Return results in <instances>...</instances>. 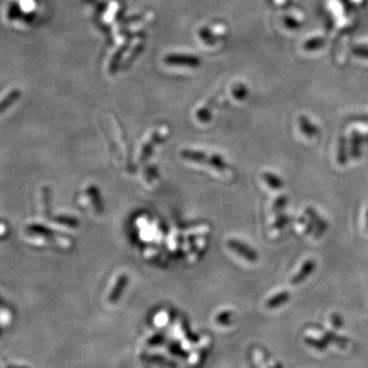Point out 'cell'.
<instances>
[{
  "mask_svg": "<svg viewBox=\"0 0 368 368\" xmlns=\"http://www.w3.org/2000/svg\"><path fill=\"white\" fill-rule=\"evenodd\" d=\"M227 245H228V247H230L233 252H235L240 256L244 257L245 259L248 260L250 262H256L258 260L257 252L255 250H253V248H251L248 245L240 242V241L230 240V241L227 242Z\"/></svg>",
  "mask_w": 368,
  "mask_h": 368,
  "instance_id": "1",
  "label": "cell"
},
{
  "mask_svg": "<svg viewBox=\"0 0 368 368\" xmlns=\"http://www.w3.org/2000/svg\"><path fill=\"white\" fill-rule=\"evenodd\" d=\"M181 157L186 160H190L196 163H207L208 165H213V156L209 158L207 154L203 152L192 151V150H184L181 152Z\"/></svg>",
  "mask_w": 368,
  "mask_h": 368,
  "instance_id": "2",
  "label": "cell"
},
{
  "mask_svg": "<svg viewBox=\"0 0 368 368\" xmlns=\"http://www.w3.org/2000/svg\"><path fill=\"white\" fill-rule=\"evenodd\" d=\"M314 269H315V262L313 260L306 261L304 263V265L301 267L300 271L297 273V275L294 276L292 282L294 284H297V283L303 281L308 275H310L313 272Z\"/></svg>",
  "mask_w": 368,
  "mask_h": 368,
  "instance_id": "3",
  "label": "cell"
},
{
  "mask_svg": "<svg viewBox=\"0 0 368 368\" xmlns=\"http://www.w3.org/2000/svg\"><path fill=\"white\" fill-rule=\"evenodd\" d=\"M87 193L89 194V196H90L91 202L93 204V207L95 209V211L97 212V214H102L103 213V202H102L101 194H99V192H98L97 188L93 185L89 186L88 190H87Z\"/></svg>",
  "mask_w": 368,
  "mask_h": 368,
  "instance_id": "4",
  "label": "cell"
},
{
  "mask_svg": "<svg viewBox=\"0 0 368 368\" xmlns=\"http://www.w3.org/2000/svg\"><path fill=\"white\" fill-rule=\"evenodd\" d=\"M306 213H307L308 215H309V217L311 218V220L315 223L317 230H318V232H319V234H318V235L320 236V235L326 230L327 224L324 222V220H322V219H321L319 216L317 215L316 211L313 210L312 208H308L307 210H306Z\"/></svg>",
  "mask_w": 368,
  "mask_h": 368,
  "instance_id": "5",
  "label": "cell"
},
{
  "mask_svg": "<svg viewBox=\"0 0 368 368\" xmlns=\"http://www.w3.org/2000/svg\"><path fill=\"white\" fill-rule=\"evenodd\" d=\"M300 127L302 129V132L308 137H313L318 133L316 127L308 121V119L304 116L300 118Z\"/></svg>",
  "mask_w": 368,
  "mask_h": 368,
  "instance_id": "6",
  "label": "cell"
},
{
  "mask_svg": "<svg viewBox=\"0 0 368 368\" xmlns=\"http://www.w3.org/2000/svg\"><path fill=\"white\" fill-rule=\"evenodd\" d=\"M263 178L265 182L271 188H273V190H280V188L283 186V182L281 179L272 173H268V172L264 173Z\"/></svg>",
  "mask_w": 368,
  "mask_h": 368,
  "instance_id": "7",
  "label": "cell"
},
{
  "mask_svg": "<svg viewBox=\"0 0 368 368\" xmlns=\"http://www.w3.org/2000/svg\"><path fill=\"white\" fill-rule=\"evenodd\" d=\"M127 281H128L127 275L123 274V275H121L120 277H119V280H118V281L116 283V286H115L114 291L112 292V295H111V300L112 301H116L118 299L119 296H120V294H121V292L123 291V288L125 287Z\"/></svg>",
  "mask_w": 368,
  "mask_h": 368,
  "instance_id": "8",
  "label": "cell"
},
{
  "mask_svg": "<svg viewBox=\"0 0 368 368\" xmlns=\"http://www.w3.org/2000/svg\"><path fill=\"white\" fill-rule=\"evenodd\" d=\"M158 139V134L157 132H155V133L153 134V136L151 137V140L148 141V142L144 145V147H143L142 153H141V161H144L145 158H146L148 156H150V154H151V152H152V150H153V146H154L155 143H157Z\"/></svg>",
  "mask_w": 368,
  "mask_h": 368,
  "instance_id": "9",
  "label": "cell"
},
{
  "mask_svg": "<svg viewBox=\"0 0 368 368\" xmlns=\"http://www.w3.org/2000/svg\"><path fill=\"white\" fill-rule=\"evenodd\" d=\"M54 220H55V222H57L59 224H63V225H66V226H69V227H77L79 225L77 219H75L73 217L58 216L54 219Z\"/></svg>",
  "mask_w": 368,
  "mask_h": 368,
  "instance_id": "10",
  "label": "cell"
},
{
  "mask_svg": "<svg viewBox=\"0 0 368 368\" xmlns=\"http://www.w3.org/2000/svg\"><path fill=\"white\" fill-rule=\"evenodd\" d=\"M337 161L341 165H345L347 162V151H346V141L345 138L340 139L339 152H337Z\"/></svg>",
  "mask_w": 368,
  "mask_h": 368,
  "instance_id": "11",
  "label": "cell"
},
{
  "mask_svg": "<svg viewBox=\"0 0 368 368\" xmlns=\"http://www.w3.org/2000/svg\"><path fill=\"white\" fill-rule=\"evenodd\" d=\"M43 203H44V212L45 215L48 216V214L51 215V208H49V205L51 204V191L48 190V187H45L43 190Z\"/></svg>",
  "mask_w": 368,
  "mask_h": 368,
  "instance_id": "12",
  "label": "cell"
},
{
  "mask_svg": "<svg viewBox=\"0 0 368 368\" xmlns=\"http://www.w3.org/2000/svg\"><path fill=\"white\" fill-rule=\"evenodd\" d=\"M358 141H359V139L357 138L356 134H354L352 139V154L354 158L359 157V144H358Z\"/></svg>",
  "mask_w": 368,
  "mask_h": 368,
  "instance_id": "13",
  "label": "cell"
},
{
  "mask_svg": "<svg viewBox=\"0 0 368 368\" xmlns=\"http://www.w3.org/2000/svg\"><path fill=\"white\" fill-rule=\"evenodd\" d=\"M287 203V198L285 197V196H280V197H278L277 198V200H276V202L274 203V207H273V211H277V210H280V209H282L284 206H285V204Z\"/></svg>",
  "mask_w": 368,
  "mask_h": 368,
  "instance_id": "14",
  "label": "cell"
},
{
  "mask_svg": "<svg viewBox=\"0 0 368 368\" xmlns=\"http://www.w3.org/2000/svg\"><path fill=\"white\" fill-rule=\"evenodd\" d=\"M367 222H368V214H367Z\"/></svg>",
  "mask_w": 368,
  "mask_h": 368,
  "instance_id": "15",
  "label": "cell"
}]
</instances>
